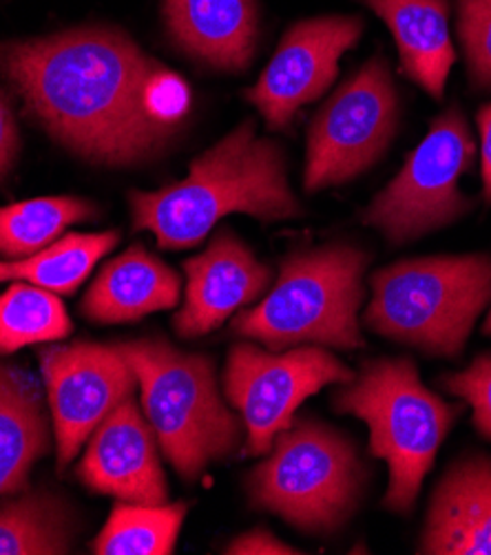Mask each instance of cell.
Segmentation results:
<instances>
[{
    "instance_id": "obj_3",
    "label": "cell",
    "mask_w": 491,
    "mask_h": 555,
    "mask_svg": "<svg viewBox=\"0 0 491 555\" xmlns=\"http://www.w3.org/2000/svg\"><path fill=\"white\" fill-rule=\"evenodd\" d=\"M370 255L359 246L331 244L299 250L282 261L275 286L233 319V332L272 352L299 346L359 350L365 346L359 310Z\"/></svg>"
},
{
    "instance_id": "obj_21",
    "label": "cell",
    "mask_w": 491,
    "mask_h": 555,
    "mask_svg": "<svg viewBox=\"0 0 491 555\" xmlns=\"http://www.w3.org/2000/svg\"><path fill=\"white\" fill-rule=\"evenodd\" d=\"M118 240L120 235L116 231L63 235L59 242L27 259L0 261V284L27 282L56 295H74L85 284L95 263L108 250L116 248Z\"/></svg>"
},
{
    "instance_id": "obj_2",
    "label": "cell",
    "mask_w": 491,
    "mask_h": 555,
    "mask_svg": "<svg viewBox=\"0 0 491 555\" xmlns=\"http://www.w3.org/2000/svg\"><path fill=\"white\" fill-rule=\"evenodd\" d=\"M133 229L151 231L161 250L197 246L227 215L259 221L301 215L288 186L286 155L277 142L257 138L255 122H242L220 144L193 159L189 176L155 193H131Z\"/></svg>"
},
{
    "instance_id": "obj_8",
    "label": "cell",
    "mask_w": 491,
    "mask_h": 555,
    "mask_svg": "<svg viewBox=\"0 0 491 555\" xmlns=\"http://www.w3.org/2000/svg\"><path fill=\"white\" fill-rule=\"evenodd\" d=\"M474 153L469 125L454 104L431 120L399 176L365 208L363 221L395 246L454 224L474 206L461 191V178L471 169Z\"/></svg>"
},
{
    "instance_id": "obj_13",
    "label": "cell",
    "mask_w": 491,
    "mask_h": 555,
    "mask_svg": "<svg viewBox=\"0 0 491 555\" xmlns=\"http://www.w3.org/2000/svg\"><path fill=\"white\" fill-rule=\"evenodd\" d=\"M78 478L120 503L164 505L169 498L157 436L133 397L122 401L89 436Z\"/></svg>"
},
{
    "instance_id": "obj_19",
    "label": "cell",
    "mask_w": 491,
    "mask_h": 555,
    "mask_svg": "<svg viewBox=\"0 0 491 555\" xmlns=\"http://www.w3.org/2000/svg\"><path fill=\"white\" fill-rule=\"evenodd\" d=\"M49 421L38 380L0 359V498L23 493L49 452Z\"/></svg>"
},
{
    "instance_id": "obj_4",
    "label": "cell",
    "mask_w": 491,
    "mask_h": 555,
    "mask_svg": "<svg viewBox=\"0 0 491 555\" xmlns=\"http://www.w3.org/2000/svg\"><path fill=\"white\" fill-rule=\"evenodd\" d=\"M339 414H352L370 429V452L388 463L390 485L384 507L410 516L425 476L463 405L445 403L421 383L408 357L365 361L333 397Z\"/></svg>"
},
{
    "instance_id": "obj_24",
    "label": "cell",
    "mask_w": 491,
    "mask_h": 555,
    "mask_svg": "<svg viewBox=\"0 0 491 555\" xmlns=\"http://www.w3.org/2000/svg\"><path fill=\"white\" fill-rule=\"evenodd\" d=\"M74 323L56 293L16 282L0 295V357L34 344L67 339Z\"/></svg>"
},
{
    "instance_id": "obj_7",
    "label": "cell",
    "mask_w": 491,
    "mask_h": 555,
    "mask_svg": "<svg viewBox=\"0 0 491 555\" xmlns=\"http://www.w3.org/2000/svg\"><path fill=\"white\" fill-rule=\"evenodd\" d=\"M365 480L354 442L325 423L301 418L277 434L246 485L253 507L306 533H333L354 516Z\"/></svg>"
},
{
    "instance_id": "obj_16",
    "label": "cell",
    "mask_w": 491,
    "mask_h": 555,
    "mask_svg": "<svg viewBox=\"0 0 491 555\" xmlns=\"http://www.w3.org/2000/svg\"><path fill=\"white\" fill-rule=\"evenodd\" d=\"M164 14L193 59L222 72L250 65L259 31L255 0H164Z\"/></svg>"
},
{
    "instance_id": "obj_17",
    "label": "cell",
    "mask_w": 491,
    "mask_h": 555,
    "mask_svg": "<svg viewBox=\"0 0 491 555\" xmlns=\"http://www.w3.org/2000/svg\"><path fill=\"white\" fill-rule=\"evenodd\" d=\"M180 274L144 246H131L108 261L82 299V314L95 323H133L180 304Z\"/></svg>"
},
{
    "instance_id": "obj_9",
    "label": "cell",
    "mask_w": 491,
    "mask_h": 555,
    "mask_svg": "<svg viewBox=\"0 0 491 555\" xmlns=\"http://www.w3.org/2000/svg\"><path fill=\"white\" fill-rule=\"evenodd\" d=\"M397 125V87L388 63L376 55L314 116L308 133L306 191L339 186L365 173L392 144Z\"/></svg>"
},
{
    "instance_id": "obj_28",
    "label": "cell",
    "mask_w": 491,
    "mask_h": 555,
    "mask_svg": "<svg viewBox=\"0 0 491 555\" xmlns=\"http://www.w3.org/2000/svg\"><path fill=\"white\" fill-rule=\"evenodd\" d=\"M18 153H21V133L8 100L3 98V93H0V182L12 173Z\"/></svg>"
},
{
    "instance_id": "obj_20",
    "label": "cell",
    "mask_w": 491,
    "mask_h": 555,
    "mask_svg": "<svg viewBox=\"0 0 491 555\" xmlns=\"http://www.w3.org/2000/svg\"><path fill=\"white\" fill-rule=\"evenodd\" d=\"M76 542V518L63 498L29 491L0 503V555H63Z\"/></svg>"
},
{
    "instance_id": "obj_29",
    "label": "cell",
    "mask_w": 491,
    "mask_h": 555,
    "mask_svg": "<svg viewBox=\"0 0 491 555\" xmlns=\"http://www.w3.org/2000/svg\"><path fill=\"white\" fill-rule=\"evenodd\" d=\"M478 135H480V171H482V197L491 204V104H484L478 116Z\"/></svg>"
},
{
    "instance_id": "obj_5",
    "label": "cell",
    "mask_w": 491,
    "mask_h": 555,
    "mask_svg": "<svg viewBox=\"0 0 491 555\" xmlns=\"http://www.w3.org/2000/svg\"><path fill=\"white\" fill-rule=\"evenodd\" d=\"M363 325L429 357L458 359L491 304V255L403 259L370 280Z\"/></svg>"
},
{
    "instance_id": "obj_23",
    "label": "cell",
    "mask_w": 491,
    "mask_h": 555,
    "mask_svg": "<svg viewBox=\"0 0 491 555\" xmlns=\"http://www.w3.org/2000/svg\"><path fill=\"white\" fill-rule=\"evenodd\" d=\"M186 518V505H133L114 507L100 535L93 540L98 555H169Z\"/></svg>"
},
{
    "instance_id": "obj_10",
    "label": "cell",
    "mask_w": 491,
    "mask_h": 555,
    "mask_svg": "<svg viewBox=\"0 0 491 555\" xmlns=\"http://www.w3.org/2000/svg\"><path fill=\"white\" fill-rule=\"evenodd\" d=\"M354 372L331 350L299 346L288 352L233 346L224 370V397L246 427V456H266L277 434L295 423L301 403L325 385H344Z\"/></svg>"
},
{
    "instance_id": "obj_18",
    "label": "cell",
    "mask_w": 491,
    "mask_h": 555,
    "mask_svg": "<svg viewBox=\"0 0 491 555\" xmlns=\"http://www.w3.org/2000/svg\"><path fill=\"white\" fill-rule=\"evenodd\" d=\"M390 27L401 67L423 91L441 100L456 51L450 38L448 0H365Z\"/></svg>"
},
{
    "instance_id": "obj_22",
    "label": "cell",
    "mask_w": 491,
    "mask_h": 555,
    "mask_svg": "<svg viewBox=\"0 0 491 555\" xmlns=\"http://www.w3.org/2000/svg\"><path fill=\"white\" fill-rule=\"evenodd\" d=\"M93 215L95 206L80 197H38L0 208V257L27 259Z\"/></svg>"
},
{
    "instance_id": "obj_25",
    "label": "cell",
    "mask_w": 491,
    "mask_h": 555,
    "mask_svg": "<svg viewBox=\"0 0 491 555\" xmlns=\"http://www.w3.org/2000/svg\"><path fill=\"white\" fill-rule=\"evenodd\" d=\"M458 36L471 85L491 91V0H458Z\"/></svg>"
},
{
    "instance_id": "obj_11",
    "label": "cell",
    "mask_w": 491,
    "mask_h": 555,
    "mask_svg": "<svg viewBox=\"0 0 491 555\" xmlns=\"http://www.w3.org/2000/svg\"><path fill=\"white\" fill-rule=\"evenodd\" d=\"M56 459L63 472L93 429L133 397L138 376L114 346L76 341L40 352Z\"/></svg>"
},
{
    "instance_id": "obj_15",
    "label": "cell",
    "mask_w": 491,
    "mask_h": 555,
    "mask_svg": "<svg viewBox=\"0 0 491 555\" xmlns=\"http://www.w3.org/2000/svg\"><path fill=\"white\" fill-rule=\"evenodd\" d=\"M423 555H491V459L456 461L436 485L421 533Z\"/></svg>"
},
{
    "instance_id": "obj_26",
    "label": "cell",
    "mask_w": 491,
    "mask_h": 555,
    "mask_svg": "<svg viewBox=\"0 0 491 555\" xmlns=\"http://www.w3.org/2000/svg\"><path fill=\"white\" fill-rule=\"evenodd\" d=\"M436 385L463 399L474 412L476 429L491 440V352L476 357L465 370L443 374Z\"/></svg>"
},
{
    "instance_id": "obj_12",
    "label": "cell",
    "mask_w": 491,
    "mask_h": 555,
    "mask_svg": "<svg viewBox=\"0 0 491 555\" xmlns=\"http://www.w3.org/2000/svg\"><path fill=\"white\" fill-rule=\"evenodd\" d=\"M361 31L359 16H325L297 23L284 36L270 65L246 93L270 129L286 131L297 111L335 82L341 55L359 42Z\"/></svg>"
},
{
    "instance_id": "obj_14",
    "label": "cell",
    "mask_w": 491,
    "mask_h": 555,
    "mask_svg": "<svg viewBox=\"0 0 491 555\" xmlns=\"http://www.w3.org/2000/svg\"><path fill=\"white\" fill-rule=\"evenodd\" d=\"M186 295L173 327L182 339H197L248 308L272 284V270L257 261L231 231L217 233L210 246L184 261Z\"/></svg>"
},
{
    "instance_id": "obj_27",
    "label": "cell",
    "mask_w": 491,
    "mask_h": 555,
    "mask_svg": "<svg viewBox=\"0 0 491 555\" xmlns=\"http://www.w3.org/2000/svg\"><path fill=\"white\" fill-rule=\"evenodd\" d=\"M224 553L229 555H295L303 551H297L295 546L282 542L270 529L257 527L235 538Z\"/></svg>"
},
{
    "instance_id": "obj_1",
    "label": "cell",
    "mask_w": 491,
    "mask_h": 555,
    "mask_svg": "<svg viewBox=\"0 0 491 555\" xmlns=\"http://www.w3.org/2000/svg\"><path fill=\"white\" fill-rule=\"evenodd\" d=\"M0 69L47 131L91 162L159 155L191 108L186 82L112 29L8 42Z\"/></svg>"
},
{
    "instance_id": "obj_6",
    "label": "cell",
    "mask_w": 491,
    "mask_h": 555,
    "mask_svg": "<svg viewBox=\"0 0 491 555\" xmlns=\"http://www.w3.org/2000/svg\"><path fill=\"white\" fill-rule=\"evenodd\" d=\"M133 367L142 408L159 448L176 472L195 482L204 469L227 461L242 446V418L217 390L215 361L182 352L167 339H138L114 346Z\"/></svg>"
},
{
    "instance_id": "obj_30",
    "label": "cell",
    "mask_w": 491,
    "mask_h": 555,
    "mask_svg": "<svg viewBox=\"0 0 491 555\" xmlns=\"http://www.w3.org/2000/svg\"><path fill=\"white\" fill-rule=\"evenodd\" d=\"M482 332H484V335H489V337H491V310H489V314H487V319H484Z\"/></svg>"
}]
</instances>
